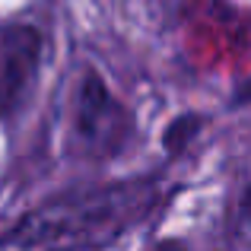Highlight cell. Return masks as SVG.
<instances>
[{"label": "cell", "instance_id": "cell-5", "mask_svg": "<svg viewBox=\"0 0 251 251\" xmlns=\"http://www.w3.org/2000/svg\"><path fill=\"white\" fill-rule=\"evenodd\" d=\"M235 226H239V235H242V239L251 242V184L245 188V194H242V201H239V216H235Z\"/></svg>", "mask_w": 251, "mask_h": 251}, {"label": "cell", "instance_id": "cell-3", "mask_svg": "<svg viewBox=\"0 0 251 251\" xmlns=\"http://www.w3.org/2000/svg\"><path fill=\"white\" fill-rule=\"evenodd\" d=\"M42 35L25 23H10L0 29V118L13 115L32 80L38 74Z\"/></svg>", "mask_w": 251, "mask_h": 251}, {"label": "cell", "instance_id": "cell-2", "mask_svg": "<svg viewBox=\"0 0 251 251\" xmlns=\"http://www.w3.org/2000/svg\"><path fill=\"white\" fill-rule=\"evenodd\" d=\"M134 130L130 111L111 96L99 74H83L74 96V137L86 156H115Z\"/></svg>", "mask_w": 251, "mask_h": 251}, {"label": "cell", "instance_id": "cell-1", "mask_svg": "<svg viewBox=\"0 0 251 251\" xmlns=\"http://www.w3.org/2000/svg\"><path fill=\"white\" fill-rule=\"evenodd\" d=\"M159 203V181L130 178L74 188L29 210L6 232L10 251H99L140 226Z\"/></svg>", "mask_w": 251, "mask_h": 251}, {"label": "cell", "instance_id": "cell-4", "mask_svg": "<svg viewBox=\"0 0 251 251\" xmlns=\"http://www.w3.org/2000/svg\"><path fill=\"white\" fill-rule=\"evenodd\" d=\"M197 124H201V121H197L194 115H184V118H178V121H172L169 130H166V147L175 150V153L184 150V143L197 134Z\"/></svg>", "mask_w": 251, "mask_h": 251}]
</instances>
